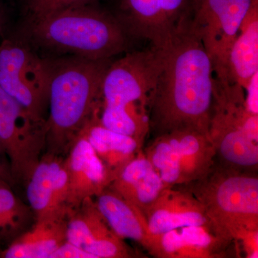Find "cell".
<instances>
[{"mask_svg":"<svg viewBox=\"0 0 258 258\" xmlns=\"http://www.w3.org/2000/svg\"><path fill=\"white\" fill-rule=\"evenodd\" d=\"M162 50V64L149 107L154 137L176 131L209 134L213 68L191 21Z\"/></svg>","mask_w":258,"mask_h":258,"instance_id":"6da1fadb","label":"cell"},{"mask_svg":"<svg viewBox=\"0 0 258 258\" xmlns=\"http://www.w3.org/2000/svg\"><path fill=\"white\" fill-rule=\"evenodd\" d=\"M96 3L26 18L18 35L35 49L59 56L112 59L128 50L132 39L113 12Z\"/></svg>","mask_w":258,"mask_h":258,"instance_id":"7a4b0ae2","label":"cell"},{"mask_svg":"<svg viewBox=\"0 0 258 258\" xmlns=\"http://www.w3.org/2000/svg\"><path fill=\"white\" fill-rule=\"evenodd\" d=\"M48 59L45 152L66 156L100 106L102 81L112 60H93L74 55Z\"/></svg>","mask_w":258,"mask_h":258,"instance_id":"3957f363","label":"cell"},{"mask_svg":"<svg viewBox=\"0 0 258 258\" xmlns=\"http://www.w3.org/2000/svg\"><path fill=\"white\" fill-rule=\"evenodd\" d=\"M162 50L127 52L112 60L101 85L98 118L106 128L137 139L149 133V107L162 64Z\"/></svg>","mask_w":258,"mask_h":258,"instance_id":"277c9868","label":"cell"},{"mask_svg":"<svg viewBox=\"0 0 258 258\" xmlns=\"http://www.w3.org/2000/svg\"><path fill=\"white\" fill-rule=\"evenodd\" d=\"M203 205L217 235L243 245L258 235L257 173L219 165L203 179L181 185Z\"/></svg>","mask_w":258,"mask_h":258,"instance_id":"5b68a950","label":"cell"},{"mask_svg":"<svg viewBox=\"0 0 258 258\" xmlns=\"http://www.w3.org/2000/svg\"><path fill=\"white\" fill-rule=\"evenodd\" d=\"M209 135L219 165L257 172L258 115L247 111L244 89L227 79L214 76Z\"/></svg>","mask_w":258,"mask_h":258,"instance_id":"8992f818","label":"cell"},{"mask_svg":"<svg viewBox=\"0 0 258 258\" xmlns=\"http://www.w3.org/2000/svg\"><path fill=\"white\" fill-rule=\"evenodd\" d=\"M50 62L18 34L0 43V87L37 118L46 120Z\"/></svg>","mask_w":258,"mask_h":258,"instance_id":"52a82bcc","label":"cell"},{"mask_svg":"<svg viewBox=\"0 0 258 258\" xmlns=\"http://www.w3.org/2000/svg\"><path fill=\"white\" fill-rule=\"evenodd\" d=\"M46 120L37 118L0 87V139L13 184L26 185L45 149Z\"/></svg>","mask_w":258,"mask_h":258,"instance_id":"ba28073f","label":"cell"},{"mask_svg":"<svg viewBox=\"0 0 258 258\" xmlns=\"http://www.w3.org/2000/svg\"><path fill=\"white\" fill-rule=\"evenodd\" d=\"M113 12L131 39L163 49L192 19L195 0H115Z\"/></svg>","mask_w":258,"mask_h":258,"instance_id":"9c48e42d","label":"cell"},{"mask_svg":"<svg viewBox=\"0 0 258 258\" xmlns=\"http://www.w3.org/2000/svg\"><path fill=\"white\" fill-rule=\"evenodd\" d=\"M251 3L252 0L195 1L191 25L210 56L214 76L227 78L229 52Z\"/></svg>","mask_w":258,"mask_h":258,"instance_id":"30bf717a","label":"cell"},{"mask_svg":"<svg viewBox=\"0 0 258 258\" xmlns=\"http://www.w3.org/2000/svg\"><path fill=\"white\" fill-rule=\"evenodd\" d=\"M66 239L93 258H128L133 255L123 240L115 235L102 216L94 199H88L78 208L69 209Z\"/></svg>","mask_w":258,"mask_h":258,"instance_id":"8fae6325","label":"cell"},{"mask_svg":"<svg viewBox=\"0 0 258 258\" xmlns=\"http://www.w3.org/2000/svg\"><path fill=\"white\" fill-rule=\"evenodd\" d=\"M64 157L44 153L25 185L27 200L35 220L68 213L69 176Z\"/></svg>","mask_w":258,"mask_h":258,"instance_id":"7c38bea8","label":"cell"},{"mask_svg":"<svg viewBox=\"0 0 258 258\" xmlns=\"http://www.w3.org/2000/svg\"><path fill=\"white\" fill-rule=\"evenodd\" d=\"M69 176L67 206L78 208L111 184L112 175L91 144L79 134L64 157Z\"/></svg>","mask_w":258,"mask_h":258,"instance_id":"4fadbf2b","label":"cell"},{"mask_svg":"<svg viewBox=\"0 0 258 258\" xmlns=\"http://www.w3.org/2000/svg\"><path fill=\"white\" fill-rule=\"evenodd\" d=\"M142 215L151 235H160L184 227H213L202 204L183 186L181 189L178 186L164 188Z\"/></svg>","mask_w":258,"mask_h":258,"instance_id":"5bb4252c","label":"cell"},{"mask_svg":"<svg viewBox=\"0 0 258 258\" xmlns=\"http://www.w3.org/2000/svg\"><path fill=\"white\" fill-rule=\"evenodd\" d=\"M230 242L210 226H193L148 236L146 249L161 258L215 257Z\"/></svg>","mask_w":258,"mask_h":258,"instance_id":"9a60e30c","label":"cell"},{"mask_svg":"<svg viewBox=\"0 0 258 258\" xmlns=\"http://www.w3.org/2000/svg\"><path fill=\"white\" fill-rule=\"evenodd\" d=\"M108 187L143 214L165 186L144 153L139 152L115 173Z\"/></svg>","mask_w":258,"mask_h":258,"instance_id":"2e32d148","label":"cell"},{"mask_svg":"<svg viewBox=\"0 0 258 258\" xmlns=\"http://www.w3.org/2000/svg\"><path fill=\"white\" fill-rule=\"evenodd\" d=\"M68 213L35 220L0 253L3 258H50L66 239Z\"/></svg>","mask_w":258,"mask_h":258,"instance_id":"e0dca14e","label":"cell"},{"mask_svg":"<svg viewBox=\"0 0 258 258\" xmlns=\"http://www.w3.org/2000/svg\"><path fill=\"white\" fill-rule=\"evenodd\" d=\"M258 71V0H252L231 46L226 73L231 83L244 88Z\"/></svg>","mask_w":258,"mask_h":258,"instance_id":"ac0fdd59","label":"cell"},{"mask_svg":"<svg viewBox=\"0 0 258 258\" xmlns=\"http://www.w3.org/2000/svg\"><path fill=\"white\" fill-rule=\"evenodd\" d=\"M99 108L100 106L80 134L87 139L113 178L122 166L141 152L142 146L133 137L117 133L102 125L98 118Z\"/></svg>","mask_w":258,"mask_h":258,"instance_id":"d6986e66","label":"cell"},{"mask_svg":"<svg viewBox=\"0 0 258 258\" xmlns=\"http://www.w3.org/2000/svg\"><path fill=\"white\" fill-rule=\"evenodd\" d=\"M167 134L179 156L181 185L208 175L216 164V151L210 135L192 130L176 131Z\"/></svg>","mask_w":258,"mask_h":258,"instance_id":"ffe728a7","label":"cell"},{"mask_svg":"<svg viewBox=\"0 0 258 258\" xmlns=\"http://www.w3.org/2000/svg\"><path fill=\"white\" fill-rule=\"evenodd\" d=\"M97 208L115 235L130 239L145 248L148 232L142 214L118 193L106 187L94 198Z\"/></svg>","mask_w":258,"mask_h":258,"instance_id":"44dd1931","label":"cell"},{"mask_svg":"<svg viewBox=\"0 0 258 258\" xmlns=\"http://www.w3.org/2000/svg\"><path fill=\"white\" fill-rule=\"evenodd\" d=\"M8 184L0 181V240L13 241L28 230L34 214Z\"/></svg>","mask_w":258,"mask_h":258,"instance_id":"7402d4cb","label":"cell"},{"mask_svg":"<svg viewBox=\"0 0 258 258\" xmlns=\"http://www.w3.org/2000/svg\"><path fill=\"white\" fill-rule=\"evenodd\" d=\"M144 154L160 176L165 187L181 185L179 156L169 134L154 137Z\"/></svg>","mask_w":258,"mask_h":258,"instance_id":"603a6c76","label":"cell"},{"mask_svg":"<svg viewBox=\"0 0 258 258\" xmlns=\"http://www.w3.org/2000/svg\"><path fill=\"white\" fill-rule=\"evenodd\" d=\"M96 2L97 0H23L26 18H37L70 7Z\"/></svg>","mask_w":258,"mask_h":258,"instance_id":"cb8c5ba5","label":"cell"},{"mask_svg":"<svg viewBox=\"0 0 258 258\" xmlns=\"http://www.w3.org/2000/svg\"><path fill=\"white\" fill-rule=\"evenodd\" d=\"M244 89V102L247 111L258 115V71L250 78Z\"/></svg>","mask_w":258,"mask_h":258,"instance_id":"d4e9b609","label":"cell"},{"mask_svg":"<svg viewBox=\"0 0 258 258\" xmlns=\"http://www.w3.org/2000/svg\"><path fill=\"white\" fill-rule=\"evenodd\" d=\"M50 258H93V257L83 249L66 240L51 254Z\"/></svg>","mask_w":258,"mask_h":258,"instance_id":"484cf974","label":"cell"},{"mask_svg":"<svg viewBox=\"0 0 258 258\" xmlns=\"http://www.w3.org/2000/svg\"><path fill=\"white\" fill-rule=\"evenodd\" d=\"M0 181L13 184L11 174H10L9 161L2 144L1 139H0Z\"/></svg>","mask_w":258,"mask_h":258,"instance_id":"4316f807","label":"cell"},{"mask_svg":"<svg viewBox=\"0 0 258 258\" xmlns=\"http://www.w3.org/2000/svg\"><path fill=\"white\" fill-rule=\"evenodd\" d=\"M8 28V18L3 0H0V36H5Z\"/></svg>","mask_w":258,"mask_h":258,"instance_id":"83f0119b","label":"cell"}]
</instances>
